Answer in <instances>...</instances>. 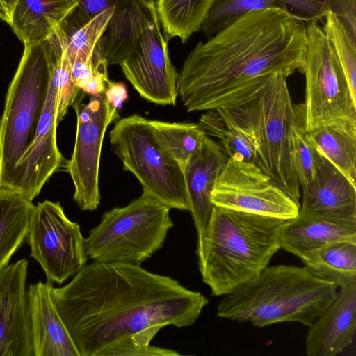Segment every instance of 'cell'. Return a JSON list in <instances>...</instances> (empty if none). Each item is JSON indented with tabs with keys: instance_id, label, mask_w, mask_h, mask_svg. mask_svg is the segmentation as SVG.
<instances>
[{
	"instance_id": "cell-25",
	"label": "cell",
	"mask_w": 356,
	"mask_h": 356,
	"mask_svg": "<svg viewBox=\"0 0 356 356\" xmlns=\"http://www.w3.org/2000/svg\"><path fill=\"white\" fill-rule=\"evenodd\" d=\"M300 259L339 288L356 284V239L330 243L306 252Z\"/></svg>"
},
{
	"instance_id": "cell-9",
	"label": "cell",
	"mask_w": 356,
	"mask_h": 356,
	"mask_svg": "<svg viewBox=\"0 0 356 356\" xmlns=\"http://www.w3.org/2000/svg\"><path fill=\"white\" fill-rule=\"evenodd\" d=\"M303 103L307 132L324 126L356 129V100L322 26L306 22Z\"/></svg>"
},
{
	"instance_id": "cell-17",
	"label": "cell",
	"mask_w": 356,
	"mask_h": 356,
	"mask_svg": "<svg viewBox=\"0 0 356 356\" xmlns=\"http://www.w3.org/2000/svg\"><path fill=\"white\" fill-rule=\"evenodd\" d=\"M227 159L220 143L207 136L184 168L188 211L197 231V244L202 240L214 207L211 192Z\"/></svg>"
},
{
	"instance_id": "cell-20",
	"label": "cell",
	"mask_w": 356,
	"mask_h": 356,
	"mask_svg": "<svg viewBox=\"0 0 356 356\" xmlns=\"http://www.w3.org/2000/svg\"><path fill=\"white\" fill-rule=\"evenodd\" d=\"M301 189L300 213L356 216V186L318 150L313 183Z\"/></svg>"
},
{
	"instance_id": "cell-15",
	"label": "cell",
	"mask_w": 356,
	"mask_h": 356,
	"mask_svg": "<svg viewBox=\"0 0 356 356\" xmlns=\"http://www.w3.org/2000/svg\"><path fill=\"white\" fill-rule=\"evenodd\" d=\"M28 261L0 270V356H34L26 281Z\"/></svg>"
},
{
	"instance_id": "cell-32",
	"label": "cell",
	"mask_w": 356,
	"mask_h": 356,
	"mask_svg": "<svg viewBox=\"0 0 356 356\" xmlns=\"http://www.w3.org/2000/svg\"><path fill=\"white\" fill-rule=\"evenodd\" d=\"M292 147L294 170L300 188H305L314 179L318 149L305 129L303 104H295Z\"/></svg>"
},
{
	"instance_id": "cell-27",
	"label": "cell",
	"mask_w": 356,
	"mask_h": 356,
	"mask_svg": "<svg viewBox=\"0 0 356 356\" xmlns=\"http://www.w3.org/2000/svg\"><path fill=\"white\" fill-rule=\"evenodd\" d=\"M307 133L318 150L356 186V129L324 126Z\"/></svg>"
},
{
	"instance_id": "cell-16",
	"label": "cell",
	"mask_w": 356,
	"mask_h": 356,
	"mask_svg": "<svg viewBox=\"0 0 356 356\" xmlns=\"http://www.w3.org/2000/svg\"><path fill=\"white\" fill-rule=\"evenodd\" d=\"M356 330V284L339 288L334 300L309 325L308 356H335L350 346Z\"/></svg>"
},
{
	"instance_id": "cell-24",
	"label": "cell",
	"mask_w": 356,
	"mask_h": 356,
	"mask_svg": "<svg viewBox=\"0 0 356 356\" xmlns=\"http://www.w3.org/2000/svg\"><path fill=\"white\" fill-rule=\"evenodd\" d=\"M34 207L18 191L0 186V270L26 241Z\"/></svg>"
},
{
	"instance_id": "cell-36",
	"label": "cell",
	"mask_w": 356,
	"mask_h": 356,
	"mask_svg": "<svg viewBox=\"0 0 356 356\" xmlns=\"http://www.w3.org/2000/svg\"><path fill=\"white\" fill-rule=\"evenodd\" d=\"M325 14L337 17L356 37V0H323Z\"/></svg>"
},
{
	"instance_id": "cell-10",
	"label": "cell",
	"mask_w": 356,
	"mask_h": 356,
	"mask_svg": "<svg viewBox=\"0 0 356 356\" xmlns=\"http://www.w3.org/2000/svg\"><path fill=\"white\" fill-rule=\"evenodd\" d=\"M26 241L50 284L75 275L88 259L80 226L67 217L59 202L35 205Z\"/></svg>"
},
{
	"instance_id": "cell-35",
	"label": "cell",
	"mask_w": 356,
	"mask_h": 356,
	"mask_svg": "<svg viewBox=\"0 0 356 356\" xmlns=\"http://www.w3.org/2000/svg\"><path fill=\"white\" fill-rule=\"evenodd\" d=\"M175 350L143 345L131 337L124 339L103 350L99 356H178Z\"/></svg>"
},
{
	"instance_id": "cell-8",
	"label": "cell",
	"mask_w": 356,
	"mask_h": 356,
	"mask_svg": "<svg viewBox=\"0 0 356 356\" xmlns=\"http://www.w3.org/2000/svg\"><path fill=\"white\" fill-rule=\"evenodd\" d=\"M115 154L146 192L170 209L188 211L184 171L155 136L150 120L134 114L120 119L109 134Z\"/></svg>"
},
{
	"instance_id": "cell-31",
	"label": "cell",
	"mask_w": 356,
	"mask_h": 356,
	"mask_svg": "<svg viewBox=\"0 0 356 356\" xmlns=\"http://www.w3.org/2000/svg\"><path fill=\"white\" fill-rule=\"evenodd\" d=\"M268 8H284L276 0H214L200 31L209 39L245 14Z\"/></svg>"
},
{
	"instance_id": "cell-7",
	"label": "cell",
	"mask_w": 356,
	"mask_h": 356,
	"mask_svg": "<svg viewBox=\"0 0 356 356\" xmlns=\"http://www.w3.org/2000/svg\"><path fill=\"white\" fill-rule=\"evenodd\" d=\"M170 209L149 193L105 212L85 238L88 259L140 266L161 249L173 227Z\"/></svg>"
},
{
	"instance_id": "cell-30",
	"label": "cell",
	"mask_w": 356,
	"mask_h": 356,
	"mask_svg": "<svg viewBox=\"0 0 356 356\" xmlns=\"http://www.w3.org/2000/svg\"><path fill=\"white\" fill-rule=\"evenodd\" d=\"M323 30L341 65L350 93L356 100V37L334 14L326 13Z\"/></svg>"
},
{
	"instance_id": "cell-4",
	"label": "cell",
	"mask_w": 356,
	"mask_h": 356,
	"mask_svg": "<svg viewBox=\"0 0 356 356\" xmlns=\"http://www.w3.org/2000/svg\"><path fill=\"white\" fill-rule=\"evenodd\" d=\"M337 284L303 267L268 266L259 275L223 296L218 317L263 327L284 322L309 326L334 300Z\"/></svg>"
},
{
	"instance_id": "cell-26",
	"label": "cell",
	"mask_w": 356,
	"mask_h": 356,
	"mask_svg": "<svg viewBox=\"0 0 356 356\" xmlns=\"http://www.w3.org/2000/svg\"><path fill=\"white\" fill-rule=\"evenodd\" d=\"M214 0H157L156 8L167 41L178 37L186 43L200 30Z\"/></svg>"
},
{
	"instance_id": "cell-23",
	"label": "cell",
	"mask_w": 356,
	"mask_h": 356,
	"mask_svg": "<svg viewBox=\"0 0 356 356\" xmlns=\"http://www.w3.org/2000/svg\"><path fill=\"white\" fill-rule=\"evenodd\" d=\"M76 0H18L9 24L26 45L47 40L76 6Z\"/></svg>"
},
{
	"instance_id": "cell-14",
	"label": "cell",
	"mask_w": 356,
	"mask_h": 356,
	"mask_svg": "<svg viewBox=\"0 0 356 356\" xmlns=\"http://www.w3.org/2000/svg\"><path fill=\"white\" fill-rule=\"evenodd\" d=\"M58 97L59 83L54 67L33 140L15 167L10 188L32 202L62 164L56 142Z\"/></svg>"
},
{
	"instance_id": "cell-13",
	"label": "cell",
	"mask_w": 356,
	"mask_h": 356,
	"mask_svg": "<svg viewBox=\"0 0 356 356\" xmlns=\"http://www.w3.org/2000/svg\"><path fill=\"white\" fill-rule=\"evenodd\" d=\"M167 44L159 20L142 33L119 65L143 98L156 104L175 105L178 73Z\"/></svg>"
},
{
	"instance_id": "cell-2",
	"label": "cell",
	"mask_w": 356,
	"mask_h": 356,
	"mask_svg": "<svg viewBox=\"0 0 356 356\" xmlns=\"http://www.w3.org/2000/svg\"><path fill=\"white\" fill-rule=\"evenodd\" d=\"M307 22L287 9L264 8L199 42L177 79L186 110L230 106L271 74L303 73Z\"/></svg>"
},
{
	"instance_id": "cell-38",
	"label": "cell",
	"mask_w": 356,
	"mask_h": 356,
	"mask_svg": "<svg viewBox=\"0 0 356 356\" xmlns=\"http://www.w3.org/2000/svg\"><path fill=\"white\" fill-rule=\"evenodd\" d=\"M18 0H0V20L7 23L11 22L13 13Z\"/></svg>"
},
{
	"instance_id": "cell-11",
	"label": "cell",
	"mask_w": 356,
	"mask_h": 356,
	"mask_svg": "<svg viewBox=\"0 0 356 356\" xmlns=\"http://www.w3.org/2000/svg\"><path fill=\"white\" fill-rule=\"evenodd\" d=\"M214 206L287 220L296 217L300 205L260 168L228 158L211 192Z\"/></svg>"
},
{
	"instance_id": "cell-33",
	"label": "cell",
	"mask_w": 356,
	"mask_h": 356,
	"mask_svg": "<svg viewBox=\"0 0 356 356\" xmlns=\"http://www.w3.org/2000/svg\"><path fill=\"white\" fill-rule=\"evenodd\" d=\"M52 35L57 48L55 70L59 83L58 121L60 122L66 115L69 107L72 106L75 102L81 90L73 79L72 64L60 35L55 31Z\"/></svg>"
},
{
	"instance_id": "cell-22",
	"label": "cell",
	"mask_w": 356,
	"mask_h": 356,
	"mask_svg": "<svg viewBox=\"0 0 356 356\" xmlns=\"http://www.w3.org/2000/svg\"><path fill=\"white\" fill-rule=\"evenodd\" d=\"M157 21L154 0H135L127 6L114 10L105 37L108 65H120L142 33Z\"/></svg>"
},
{
	"instance_id": "cell-12",
	"label": "cell",
	"mask_w": 356,
	"mask_h": 356,
	"mask_svg": "<svg viewBox=\"0 0 356 356\" xmlns=\"http://www.w3.org/2000/svg\"><path fill=\"white\" fill-rule=\"evenodd\" d=\"M76 131L74 150L67 165L74 186L73 199L82 211H94L100 203L99 170L104 135L119 116L104 93L91 95L87 104L75 101Z\"/></svg>"
},
{
	"instance_id": "cell-3",
	"label": "cell",
	"mask_w": 356,
	"mask_h": 356,
	"mask_svg": "<svg viewBox=\"0 0 356 356\" xmlns=\"http://www.w3.org/2000/svg\"><path fill=\"white\" fill-rule=\"evenodd\" d=\"M284 222L214 206L196 252L202 280L213 296L234 291L269 265L281 249Z\"/></svg>"
},
{
	"instance_id": "cell-6",
	"label": "cell",
	"mask_w": 356,
	"mask_h": 356,
	"mask_svg": "<svg viewBox=\"0 0 356 356\" xmlns=\"http://www.w3.org/2000/svg\"><path fill=\"white\" fill-rule=\"evenodd\" d=\"M286 79L280 72L271 74L232 106L240 109L254 130L264 172L300 205V186L293 161L295 104Z\"/></svg>"
},
{
	"instance_id": "cell-18",
	"label": "cell",
	"mask_w": 356,
	"mask_h": 356,
	"mask_svg": "<svg viewBox=\"0 0 356 356\" xmlns=\"http://www.w3.org/2000/svg\"><path fill=\"white\" fill-rule=\"evenodd\" d=\"M52 287L38 282L27 291L34 356H80L53 300Z\"/></svg>"
},
{
	"instance_id": "cell-34",
	"label": "cell",
	"mask_w": 356,
	"mask_h": 356,
	"mask_svg": "<svg viewBox=\"0 0 356 356\" xmlns=\"http://www.w3.org/2000/svg\"><path fill=\"white\" fill-rule=\"evenodd\" d=\"M134 1L135 0H76V6L60 24L71 29L79 28L100 13L127 6Z\"/></svg>"
},
{
	"instance_id": "cell-5",
	"label": "cell",
	"mask_w": 356,
	"mask_h": 356,
	"mask_svg": "<svg viewBox=\"0 0 356 356\" xmlns=\"http://www.w3.org/2000/svg\"><path fill=\"white\" fill-rule=\"evenodd\" d=\"M57 60L52 35L24 46L0 118V186L11 188L15 167L32 143Z\"/></svg>"
},
{
	"instance_id": "cell-21",
	"label": "cell",
	"mask_w": 356,
	"mask_h": 356,
	"mask_svg": "<svg viewBox=\"0 0 356 356\" xmlns=\"http://www.w3.org/2000/svg\"><path fill=\"white\" fill-rule=\"evenodd\" d=\"M198 124L207 136L218 139L228 158L252 163L264 172L254 130L236 106L207 111Z\"/></svg>"
},
{
	"instance_id": "cell-19",
	"label": "cell",
	"mask_w": 356,
	"mask_h": 356,
	"mask_svg": "<svg viewBox=\"0 0 356 356\" xmlns=\"http://www.w3.org/2000/svg\"><path fill=\"white\" fill-rule=\"evenodd\" d=\"M279 236L281 248L300 258L330 243L356 239V216L298 213L284 220Z\"/></svg>"
},
{
	"instance_id": "cell-29",
	"label": "cell",
	"mask_w": 356,
	"mask_h": 356,
	"mask_svg": "<svg viewBox=\"0 0 356 356\" xmlns=\"http://www.w3.org/2000/svg\"><path fill=\"white\" fill-rule=\"evenodd\" d=\"M113 10L111 9L100 13L79 28L58 26L56 31L65 46L71 64L92 58L98 42L107 29Z\"/></svg>"
},
{
	"instance_id": "cell-37",
	"label": "cell",
	"mask_w": 356,
	"mask_h": 356,
	"mask_svg": "<svg viewBox=\"0 0 356 356\" xmlns=\"http://www.w3.org/2000/svg\"><path fill=\"white\" fill-rule=\"evenodd\" d=\"M104 95L110 106L118 109L127 99V91L122 83L110 81Z\"/></svg>"
},
{
	"instance_id": "cell-1",
	"label": "cell",
	"mask_w": 356,
	"mask_h": 356,
	"mask_svg": "<svg viewBox=\"0 0 356 356\" xmlns=\"http://www.w3.org/2000/svg\"><path fill=\"white\" fill-rule=\"evenodd\" d=\"M51 296L80 356H99L118 341L198 319L208 299L170 277L123 263L93 261Z\"/></svg>"
},
{
	"instance_id": "cell-28",
	"label": "cell",
	"mask_w": 356,
	"mask_h": 356,
	"mask_svg": "<svg viewBox=\"0 0 356 356\" xmlns=\"http://www.w3.org/2000/svg\"><path fill=\"white\" fill-rule=\"evenodd\" d=\"M155 136L183 171L207 136L198 123L150 120Z\"/></svg>"
}]
</instances>
